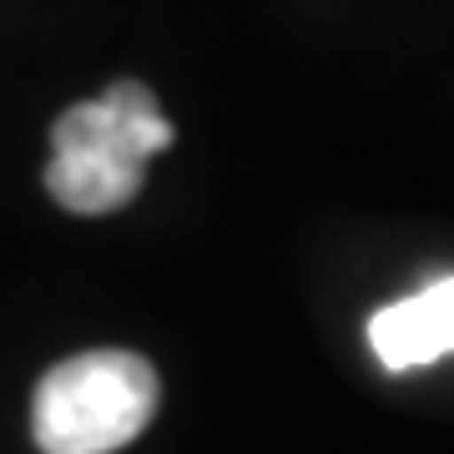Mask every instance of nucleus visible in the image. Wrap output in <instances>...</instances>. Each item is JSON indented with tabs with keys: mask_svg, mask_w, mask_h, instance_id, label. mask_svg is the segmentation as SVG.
Wrapping results in <instances>:
<instances>
[{
	"mask_svg": "<svg viewBox=\"0 0 454 454\" xmlns=\"http://www.w3.org/2000/svg\"><path fill=\"white\" fill-rule=\"evenodd\" d=\"M177 142L142 82H116L97 101L61 112L51 131L46 187L66 212L106 217L142 192V167Z\"/></svg>",
	"mask_w": 454,
	"mask_h": 454,
	"instance_id": "1",
	"label": "nucleus"
},
{
	"mask_svg": "<svg viewBox=\"0 0 454 454\" xmlns=\"http://www.w3.org/2000/svg\"><path fill=\"white\" fill-rule=\"evenodd\" d=\"M157 369L127 348H91L56 364L35 389V444L46 454H112L157 414Z\"/></svg>",
	"mask_w": 454,
	"mask_h": 454,
	"instance_id": "2",
	"label": "nucleus"
},
{
	"mask_svg": "<svg viewBox=\"0 0 454 454\" xmlns=\"http://www.w3.org/2000/svg\"><path fill=\"white\" fill-rule=\"evenodd\" d=\"M369 343L394 373L424 369L454 348V278H434L404 303H389L369 318Z\"/></svg>",
	"mask_w": 454,
	"mask_h": 454,
	"instance_id": "3",
	"label": "nucleus"
}]
</instances>
